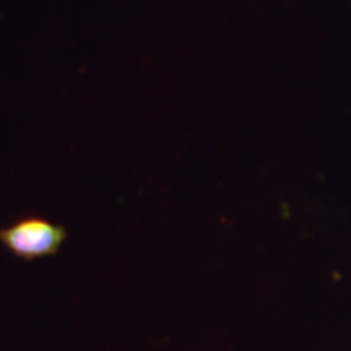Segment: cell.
Here are the masks:
<instances>
[{
    "label": "cell",
    "instance_id": "obj_1",
    "mask_svg": "<svg viewBox=\"0 0 351 351\" xmlns=\"http://www.w3.org/2000/svg\"><path fill=\"white\" fill-rule=\"evenodd\" d=\"M67 239V231L62 226L52 225L43 218H25L0 231V241L16 257L23 261L52 256Z\"/></svg>",
    "mask_w": 351,
    "mask_h": 351
}]
</instances>
